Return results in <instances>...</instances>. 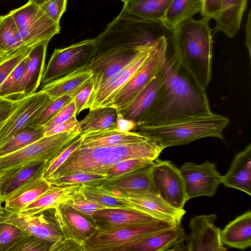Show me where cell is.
I'll return each mask as SVG.
<instances>
[{
  "label": "cell",
  "mask_w": 251,
  "mask_h": 251,
  "mask_svg": "<svg viewBox=\"0 0 251 251\" xmlns=\"http://www.w3.org/2000/svg\"><path fill=\"white\" fill-rule=\"evenodd\" d=\"M121 0V1H124V0Z\"/></svg>",
  "instance_id": "cell-59"
},
{
  "label": "cell",
  "mask_w": 251,
  "mask_h": 251,
  "mask_svg": "<svg viewBox=\"0 0 251 251\" xmlns=\"http://www.w3.org/2000/svg\"><path fill=\"white\" fill-rule=\"evenodd\" d=\"M33 46H24L15 52L7 55L0 61V86L27 55Z\"/></svg>",
  "instance_id": "cell-43"
},
{
  "label": "cell",
  "mask_w": 251,
  "mask_h": 251,
  "mask_svg": "<svg viewBox=\"0 0 251 251\" xmlns=\"http://www.w3.org/2000/svg\"><path fill=\"white\" fill-rule=\"evenodd\" d=\"M80 135L76 126L72 129L39 140L0 157V174L34 160L52 161L75 139Z\"/></svg>",
  "instance_id": "cell-8"
},
{
  "label": "cell",
  "mask_w": 251,
  "mask_h": 251,
  "mask_svg": "<svg viewBox=\"0 0 251 251\" xmlns=\"http://www.w3.org/2000/svg\"><path fill=\"white\" fill-rule=\"evenodd\" d=\"M7 56V55H6ZM1 56L0 55V61L2 59H3L5 56Z\"/></svg>",
  "instance_id": "cell-58"
},
{
  "label": "cell",
  "mask_w": 251,
  "mask_h": 251,
  "mask_svg": "<svg viewBox=\"0 0 251 251\" xmlns=\"http://www.w3.org/2000/svg\"><path fill=\"white\" fill-rule=\"evenodd\" d=\"M186 237L181 226L156 233L143 241L131 251H165L186 250Z\"/></svg>",
  "instance_id": "cell-30"
},
{
  "label": "cell",
  "mask_w": 251,
  "mask_h": 251,
  "mask_svg": "<svg viewBox=\"0 0 251 251\" xmlns=\"http://www.w3.org/2000/svg\"><path fill=\"white\" fill-rule=\"evenodd\" d=\"M209 21L192 18L171 30L172 56L205 89L212 75L213 39Z\"/></svg>",
  "instance_id": "cell-2"
},
{
  "label": "cell",
  "mask_w": 251,
  "mask_h": 251,
  "mask_svg": "<svg viewBox=\"0 0 251 251\" xmlns=\"http://www.w3.org/2000/svg\"><path fill=\"white\" fill-rule=\"evenodd\" d=\"M28 233L13 224L0 222V251H8L19 239Z\"/></svg>",
  "instance_id": "cell-44"
},
{
  "label": "cell",
  "mask_w": 251,
  "mask_h": 251,
  "mask_svg": "<svg viewBox=\"0 0 251 251\" xmlns=\"http://www.w3.org/2000/svg\"><path fill=\"white\" fill-rule=\"evenodd\" d=\"M78 147L92 148L139 142L149 138L136 131L123 132L117 129L91 131L80 135Z\"/></svg>",
  "instance_id": "cell-28"
},
{
  "label": "cell",
  "mask_w": 251,
  "mask_h": 251,
  "mask_svg": "<svg viewBox=\"0 0 251 251\" xmlns=\"http://www.w3.org/2000/svg\"><path fill=\"white\" fill-rule=\"evenodd\" d=\"M75 115H76V109L75 102L72 100L54 118L46 127L45 132L50 131L55 126L67 121Z\"/></svg>",
  "instance_id": "cell-50"
},
{
  "label": "cell",
  "mask_w": 251,
  "mask_h": 251,
  "mask_svg": "<svg viewBox=\"0 0 251 251\" xmlns=\"http://www.w3.org/2000/svg\"><path fill=\"white\" fill-rule=\"evenodd\" d=\"M176 224L158 220L136 227L103 231L98 229L82 244L84 251H131L151 236Z\"/></svg>",
  "instance_id": "cell-6"
},
{
  "label": "cell",
  "mask_w": 251,
  "mask_h": 251,
  "mask_svg": "<svg viewBox=\"0 0 251 251\" xmlns=\"http://www.w3.org/2000/svg\"><path fill=\"white\" fill-rule=\"evenodd\" d=\"M50 41L34 46L26 57L20 87L21 99L34 94L41 82L45 70L47 47Z\"/></svg>",
  "instance_id": "cell-23"
},
{
  "label": "cell",
  "mask_w": 251,
  "mask_h": 251,
  "mask_svg": "<svg viewBox=\"0 0 251 251\" xmlns=\"http://www.w3.org/2000/svg\"><path fill=\"white\" fill-rule=\"evenodd\" d=\"M96 49L95 38L55 49L45 69L42 86L77 70L87 68L94 57Z\"/></svg>",
  "instance_id": "cell-9"
},
{
  "label": "cell",
  "mask_w": 251,
  "mask_h": 251,
  "mask_svg": "<svg viewBox=\"0 0 251 251\" xmlns=\"http://www.w3.org/2000/svg\"><path fill=\"white\" fill-rule=\"evenodd\" d=\"M117 111L111 106L101 107L89 111L76 127L80 135L86 133L105 129H117Z\"/></svg>",
  "instance_id": "cell-33"
},
{
  "label": "cell",
  "mask_w": 251,
  "mask_h": 251,
  "mask_svg": "<svg viewBox=\"0 0 251 251\" xmlns=\"http://www.w3.org/2000/svg\"><path fill=\"white\" fill-rule=\"evenodd\" d=\"M223 244L244 250L251 247V211H247L226 225L221 231Z\"/></svg>",
  "instance_id": "cell-31"
},
{
  "label": "cell",
  "mask_w": 251,
  "mask_h": 251,
  "mask_svg": "<svg viewBox=\"0 0 251 251\" xmlns=\"http://www.w3.org/2000/svg\"><path fill=\"white\" fill-rule=\"evenodd\" d=\"M228 123L229 120L226 117L212 113L162 125L136 126L133 131L153 140L163 150L205 137L223 140V131Z\"/></svg>",
  "instance_id": "cell-4"
},
{
  "label": "cell",
  "mask_w": 251,
  "mask_h": 251,
  "mask_svg": "<svg viewBox=\"0 0 251 251\" xmlns=\"http://www.w3.org/2000/svg\"><path fill=\"white\" fill-rule=\"evenodd\" d=\"M46 127L29 125L0 147V157L16 151L44 136Z\"/></svg>",
  "instance_id": "cell-37"
},
{
  "label": "cell",
  "mask_w": 251,
  "mask_h": 251,
  "mask_svg": "<svg viewBox=\"0 0 251 251\" xmlns=\"http://www.w3.org/2000/svg\"><path fill=\"white\" fill-rule=\"evenodd\" d=\"M79 190L86 198L105 206L107 208L134 210L130 208L124 201L112 196L99 185L87 183H82L80 185Z\"/></svg>",
  "instance_id": "cell-38"
},
{
  "label": "cell",
  "mask_w": 251,
  "mask_h": 251,
  "mask_svg": "<svg viewBox=\"0 0 251 251\" xmlns=\"http://www.w3.org/2000/svg\"><path fill=\"white\" fill-rule=\"evenodd\" d=\"M165 29L161 23L139 19L122 9L95 38V55L109 50L134 48L145 45L155 39Z\"/></svg>",
  "instance_id": "cell-5"
},
{
  "label": "cell",
  "mask_w": 251,
  "mask_h": 251,
  "mask_svg": "<svg viewBox=\"0 0 251 251\" xmlns=\"http://www.w3.org/2000/svg\"><path fill=\"white\" fill-rule=\"evenodd\" d=\"M80 184L69 194L61 202L92 219L93 215L95 212L107 208L86 198L79 190Z\"/></svg>",
  "instance_id": "cell-39"
},
{
  "label": "cell",
  "mask_w": 251,
  "mask_h": 251,
  "mask_svg": "<svg viewBox=\"0 0 251 251\" xmlns=\"http://www.w3.org/2000/svg\"><path fill=\"white\" fill-rule=\"evenodd\" d=\"M50 187L49 181L43 177L32 180L21 186L5 198L4 209L9 213L18 214Z\"/></svg>",
  "instance_id": "cell-29"
},
{
  "label": "cell",
  "mask_w": 251,
  "mask_h": 251,
  "mask_svg": "<svg viewBox=\"0 0 251 251\" xmlns=\"http://www.w3.org/2000/svg\"><path fill=\"white\" fill-rule=\"evenodd\" d=\"M167 31L165 30L153 41L142 48L126 66L92 93L89 102V111L110 105L119 92L145 63Z\"/></svg>",
  "instance_id": "cell-11"
},
{
  "label": "cell",
  "mask_w": 251,
  "mask_h": 251,
  "mask_svg": "<svg viewBox=\"0 0 251 251\" xmlns=\"http://www.w3.org/2000/svg\"><path fill=\"white\" fill-rule=\"evenodd\" d=\"M0 222L13 224L29 234L50 241L53 244L50 251H53L64 239L55 217L54 207L24 216L4 210Z\"/></svg>",
  "instance_id": "cell-14"
},
{
  "label": "cell",
  "mask_w": 251,
  "mask_h": 251,
  "mask_svg": "<svg viewBox=\"0 0 251 251\" xmlns=\"http://www.w3.org/2000/svg\"><path fill=\"white\" fill-rule=\"evenodd\" d=\"M136 124L128 119L124 118L122 114L117 112V129L121 131L129 132L134 130Z\"/></svg>",
  "instance_id": "cell-54"
},
{
  "label": "cell",
  "mask_w": 251,
  "mask_h": 251,
  "mask_svg": "<svg viewBox=\"0 0 251 251\" xmlns=\"http://www.w3.org/2000/svg\"><path fill=\"white\" fill-rule=\"evenodd\" d=\"M73 99L69 96H64L53 100L30 125L46 127L57 114Z\"/></svg>",
  "instance_id": "cell-42"
},
{
  "label": "cell",
  "mask_w": 251,
  "mask_h": 251,
  "mask_svg": "<svg viewBox=\"0 0 251 251\" xmlns=\"http://www.w3.org/2000/svg\"><path fill=\"white\" fill-rule=\"evenodd\" d=\"M171 37V31L168 30L162 36L145 63L119 92L109 106L115 108L118 112L126 108L157 75L163 68L169 57Z\"/></svg>",
  "instance_id": "cell-7"
},
{
  "label": "cell",
  "mask_w": 251,
  "mask_h": 251,
  "mask_svg": "<svg viewBox=\"0 0 251 251\" xmlns=\"http://www.w3.org/2000/svg\"><path fill=\"white\" fill-rule=\"evenodd\" d=\"M55 215L65 239L74 240L82 245L95 232L93 220L64 203L55 207Z\"/></svg>",
  "instance_id": "cell-19"
},
{
  "label": "cell",
  "mask_w": 251,
  "mask_h": 251,
  "mask_svg": "<svg viewBox=\"0 0 251 251\" xmlns=\"http://www.w3.org/2000/svg\"><path fill=\"white\" fill-rule=\"evenodd\" d=\"M92 76V73L89 69H80L42 85L41 90L53 100L64 96L74 99Z\"/></svg>",
  "instance_id": "cell-26"
},
{
  "label": "cell",
  "mask_w": 251,
  "mask_h": 251,
  "mask_svg": "<svg viewBox=\"0 0 251 251\" xmlns=\"http://www.w3.org/2000/svg\"><path fill=\"white\" fill-rule=\"evenodd\" d=\"M173 0H124L122 8L142 20L161 23Z\"/></svg>",
  "instance_id": "cell-32"
},
{
  "label": "cell",
  "mask_w": 251,
  "mask_h": 251,
  "mask_svg": "<svg viewBox=\"0 0 251 251\" xmlns=\"http://www.w3.org/2000/svg\"><path fill=\"white\" fill-rule=\"evenodd\" d=\"M24 46H25L10 15L0 16V55H10Z\"/></svg>",
  "instance_id": "cell-36"
},
{
  "label": "cell",
  "mask_w": 251,
  "mask_h": 251,
  "mask_svg": "<svg viewBox=\"0 0 251 251\" xmlns=\"http://www.w3.org/2000/svg\"><path fill=\"white\" fill-rule=\"evenodd\" d=\"M23 99L13 100L0 97V127Z\"/></svg>",
  "instance_id": "cell-51"
},
{
  "label": "cell",
  "mask_w": 251,
  "mask_h": 251,
  "mask_svg": "<svg viewBox=\"0 0 251 251\" xmlns=\"http://www.w3.org/2000/svg\"><path fill=\"white\" fill-rule=\"evenodd\" d=\"M67 0H49L40 5L43 12L53 21L59 23L66 10Z\"/></svg>",
  "instance_id": "cell-48"
},
{
  "label": "cell",
  "mask_w": 251,
  "mask_h": 251,
  "mask_svg": "<svg viewBox=\"0 0 251 251\" xmlns=\"http://www.w3.org/2000/svg\"><path fill=\"white\" fill-rule=\"evenodd\" d=\"M152 164L112 178L97 181L95 185L106 190L124 192H155L151 178Z\"/></svg>",
  "instance_id": "cell-24"
},
{
  "label": "cell",
  "mask_w": 251,
  "mask_h": 251,
  "mask_svg": "<svg viewBox=\"0 0 251 251\" xmlns=\"http://www.w3.org/2000/svg\"><path fill=\"white\" fill-rule=\"evenodd\" d=\"M205 89L172 56L163 91L156 104L136 126H151L212 114Z\"/></svg>",
  "instance_id": "cell-1"
},
{
  "label": "cell",
  "mask_w": 251,
  "mask_h": 251,
  "mask_svg": "<svg viewBox=\"0 0 251 251\" xmlns=\"http://www.w3.org/2000/svg\"><path fill=\"white\" fill-rule=\"evenodd\" d=\"M52 101L41 89L24 98L0 127V147L29 125Z\"/></svg>",
  "instance_id": "cell-15"
},
{
  "label": "cell",
  "mask_w": 251,
  "mask_h": 251,
  "mask_svg": "<svg viewBox=\"0 0 251 251\" xmlns=\"http://www.w3.org/2000/svg\"><path fill=\"white\" fill-rule=\"evenodd\" d=\"M203 0H173L161 22L167 29L173 30L183 22L200 13Z\"/></svg>",
  "instance_id": "cell-34"
},
{
  "label": "cell",
  "mask_w": 251,
  "mask_h": 251,
  "mask_svg": "<svg viewBox=\"0 0 251 251\" xmlns=\"http://www.w3.org/2000/svg\"><path fill=\"white\" fill-rule=\"evenodd\" d=\"M246 45L249 52L250 58L251 53V12L249 11L246 24Z\"/></svg>",
  "instance_id": "cell-55"
},
{
  "label": "cell",
  "mask_w": 251,
  "mask_h": 251,
  "mask_svg": "<svg viewBox=\"0 0 251 251\" xmlns=\"http://www.w3.org/2000/svg\"><path fill=\"white\" fill-rule=\"evenodd\" d=\"M53 245L48 240L28 233L19 239L8 251H50Z\"/></svg>",
  "instance_id": "cell-41"
},
{
  "label": "cell",
  "mask_w": 251,
  "mask_h": 251,
  "mask_svg": "<svg viewBox=\"0 0 251 251\" xmlns=\"http://www.w3.org/2000/svg\"><path fill=\"white\" fill-rule=\"evenodd\" d=\"M4 211V207L2 206V203H0V218L1 214L3 213Z\"/></svg>",
  "instance_id": "cell-57"
},
{
  "label": "cell",
  "mask_w": 251,
  "mask_h": 251,
  "mask_svg": "<svg viewBox=\"0 0 251 251\" xmlns=\"http://www.w3.org/2000/svg\"><path fill=\"white\" fill-rule=\"evenodd\" d=\"M93 91V86L91 79L73 99L76 116L83 110L89 109V102Z\"/></svg>",
  "instance_id": "cell-49"
},
{
  "label": "cell",
  "mask_w": 251,
  "mask_h": 251,
  "mask_svg": "<svg viewBox=\"0 0 251 251\" xmlns=\"http://www.w3.org/2000/svg\"><path fill=\"white\" fill-rule=\"evenodd\" d=\"M162 151L155 142L150 138L139 142L115 146L78 147L47 180L75 173L106 176L108 170L121 161L133 158L154 160Z\"/></svg>",
  "instance_id": "cell-3"
},
{
  "label": "cell",
  "mask_w": 251,
  "mask_h": 251,
  "mask_svg": "<svg viewBox=\"0 0 251 251\" xmlns=\"http://www.w3.org/2000/svg\"><path fill=\"white\" fill-rule=\"evenodd\" d=\"M216 214L201 215L189 222L190 232L186 236V250L188 251H226L221 238V229L215 225Z\"/></svg>",
  "instance_id": "cell-17"
},
{
  "label": "cell",
  "mask_w": 251,
  "mask_h": 251,
  "mask_svg": "<svg viewBox=\"0 0 251 251\" xmlns=\"http://www.w3.org/2000/svg\"><path fill=\"white\" fill-rule=\"evenodd\" d=\"M13 19L25 46H33L50 41L59 33V23L48 17L35 4L27 2L9 13Z\"/></svg>",
  "instance_id": "cell-10"
},
{
  "label": "cell",
  "mask_w": 251,
  "mask_h": 251,
  "mask_svg": "<svg viewBox=\"0 0 251 251\" xmlns=\"http://www.w3.org/2000/svg\"><path fill=\"white\" fill-rule=\"evenodd\" d=\"M80 184L51 185L48 190L22 209L17 214L22 216H28L53 208L58 203L61 202L69 194Z\"/></svg>",
  "instance_id": "cell-35"
},
{
  "label": "cell",
  "mask_w": 251,
  "mask_h": 251,
  "mask_svg": "<svg viewBox=\"0 0 251 251\" xmlns=\"http://www.w3.org/2000/svg\"><path fill=\"white\" fill-rule=\"evenodd\" d=\"M248 0H221L220 9L214 19L215 33L222 32L227 37L234 38L241 26Z\"/></svg>",
  "instance_id": "cell-27"
},
{
  "label": "cell",
  "mask_w": 251,
  "mask_h": 251,
  "mask_svg": "<svg viewBox=\"0 0 251 251\" xmlns=\"http://www.w3.org/2000/svg\"><path fill=\"white\" fill-rule=\"evenodd\" d=\"M154 160L149 159L133 158L121 161L112 167L106 173V178H112L134 171L152 164Z\"/></svg>",
  "instance_id": "cell-45"
},
{
  "label": "cell",
  "mask_w": 251,
  "mask_h": 251,
  "mask_svg": "<svg viewBox=\"0 0 251 251\" xmlns=\"http://www.w3.org/2000/svg\"><path fill=\"white\" fill-rule=\"evenodd\" d=\"M48 0H29V2L39 6Z\"/></svg>",
  "instance_id": "cell-56"
},
{
  "label": "cell",
  "mask_w": 251,
  "mask_h": 251,
  "mask_svg": "<svg viewBox=\"0 0 251 251\" xmlns=\"http://www.w3.org/2000/svg\"><path fill=\"white\" fill-rule=\"evenodd\" d=\"M168 59L161 71L133 101L126 108L119 111L124 118L134 122L136 125L141 123L154 107L164 88L167 77Z\"/></svg>",
  "instance_id": "cell-20"
},
{
  "label": "cell",
  "mask_w": 251,
  "mask_h": 251,
  "mask_svg": "<svg viewBox=\"0 0 251 251\" xmlns=\"http://www.w3.org/2000/svg\"><path fill=\"white\" fill-rule=\"evenodd\" d=\"M51 161L32 160L0 174V203L21 186L43 177Z\"/></svg>",
  "instance_id": "cell-22"
},
{
  "label": "cell",
  "mask_w": 251,
  "mask_h": 251,
  "mask_svg": "<svg viewBox=\"0 0 251 251\" xmlns=\"http://www.w3.org/2000/svg\"><path fill=\"white\" fill-rule=\"evenodd\" d=\"M149 43L134 48L112 50L95 55L87 67L92 73V93L126 66L141 49Z\"/></svg>",
  "instance_id": "cell-18"
},
{
  "label": "cell",
  "mask_w": 251,
  "mask_h": 251,
  "mask_svg": "<svg viewBox=\"0 0 251 251\" xmlns=\"http://www.w3.org/2000/svg\"><path fill=\"white\" fill-rule=\"evenodd\" d=\"M221 0H203L201 14L203 18L209 20L215 19L218 16L220 9Z\"/></svg>",
  "instance_id": "cell-52"
},
{
  "label": "cell",
  "mask_w": 251,
  "mask_h": 251,
  "mask_svg": "<svg viewBox=\"0 0 251 251\" xmlns=\"http://www.w3.org/2000/svg\"><path fill=\"white\" fill-rule=\"evenodd\" d=\"M97 229L108 231L136 227L160 220L146 213L120 208H106L95 212L92 216Z\"/></svg>",
  "instance_id": "cell-21"
},
{
  "label": "cell",
  "mask_w": 251,
  "mask_h": 251,
  "mask_svg": "<svg viewBox=\"0 0 251 251\" xmlns=\"http://www.w3.org/2000/svg\"><path fill=\"white\" fill-rule=\"evenodd\" d=\"M153 188L166 202L171 206L183 209L189 201L180 170L174 163L158 158L151 168Z\"/></svg>",
  "instance_id": "cell-12"
},
{
  "label": "cell",
  "mask_w": 251,
  "mask_h": 251,
  "mask_svg": "<svg viewBox=\"0 0 251 251\" xmlns=\"http://www.w3.org/2000/svg\"><path fill=\"white\" fill-rule=\"evenodd\" d=\"M76 116L75 115L67 121L58 125L50 131L45 132L44 137L68 131L74 128L78 124Z\"/></svg>",
  "instance_id": "cell-53"
},
{
  "label": "cell",
  "mask_w": 251,
  "mask_h": 251,
  "mask_svg": "<svg viewBox=\"0 0 251 251\" xmlns=\"http://www.w3.org/2000/svg\"><path fill=\"white\" fill-rule=\"evenodd\" d=\"M26 57L0 85V97L13 100L21 99L20 97L21 83L26 62Z\"/></svg>",
  "instance_id": "cell-40"
},
{
  "label": "cell",
  "mask_w": 251,
  "mask_h": 251,
  "mask_svg": "<svg viewBox=\"0 0 251 251\" xmlns=\"http://www.w3.org/2000/svg\"><path fill=\"white\" fill-rule=\"evenodd\" d=\"M106 178V176L103 175L85 173H75L48 181L51 185H65L89 183L103 180Z\"/></svg>",
  "instance_id": "cell-46"
},
{
  "label": "cell",
  "mask_w": 251,
  "mask_h": 251,
  "mask_svg": "<svg viewBox=\"0 0 251 251\" xmlns=\"http://www.w3.org/2000/svg\"><path fill=\"white\" fill-rule=\"evenodd\" d=\"M105 190L112 196L124 201L132 210L181 226V221L186 213L184 209H179L171 206L155 192H124Z\"/></svg>",
  "instance_id": "cell-13"
},
{
  "label": "cell",
  "mask_w": 251,
  "mask_h": 251,
  "mask_svg": "<svg viewBox=\"0 0 251 251\" xmlns=\"http://www.w3.org/2000/svg\"><path fill=\"white\" fill-rule=\"evenodd\" d=\"M222 183L251 195V144L235 155L228 170L222 176Z\"/></svg>",
  "instance_id": "cell-25"
},
{
  "label": "cell",
  "mask_w": 251,
  "mask_h": 251,
  "mask_svg": "<svg viewBox=\"0 0 251 251\" xmlns=\"http://www.w3.org/2000/svg\"><path fill=\"white\" fill-rule=\"evenodd\" d=\"M80 142L81 137L80 135L75 139L50 162L44 173L43 177L48 179L68 158L72 152L79 146Z\"/></svg>",
  "instance_id": "cell-47"
},
{
  "label": "cell",
  "mask_w": 251,
  "mask_h": 251,
  "mask_svg": "<svg viewBox=\"0 0 251 251\" xmlns=\"http://www.w3.org/2000/svg\"><path fill=\"white\" fill-rule=\"evenodd\" d=\"M189 200L201 196H213L222 183V176L214 163L205 161L198 164L186 162L179 169Z\"/></svg>",
  "instance_id": "cell-16"
}]
</instances>
